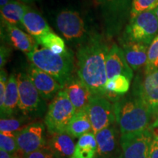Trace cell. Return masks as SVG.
I'll return each instance as SVG.
<instances>
[{
	"label": "cell",
	"instance_id": "1",
	"mask_svg": "<svg viewBox=\"0 0 158 158\" xmlns=\"http://www.w3.org/2000/svg\"><path fill=\"white\" fill-rule=\"evenodd\" d=\"M108 46L102 39L94 37L83 45L77 53L78 76L94 96H106Z\"/></svg>",
	"mask_w": 158,
	"mask_h": 158
},
{
	"label": "cell",
	"instance_id": "2",
	"mask_svg": "<svg viewBox=\"0 0 158 158\" xmlns=\"http://www.w3.org/2000/svg\"><path fill=\"white\" fill-rule=\"evenodd\" d=\"M114 105L116 121L122 135L153 128L152 116L137 96L118 98Z\"/></svg>",
	"mask_w": 158,
	"mask_h": 158
},
{
	"label": "cell",
	"instance_id": "3",
	"mask_svg": "<svg viewBox=\"0 0 158 158\" xmlns=\"http://www.w3.org/2000/svg\"><path fill=\"white\" fill-rule=\"evenodd\" d=\"M27 56L32 64L54 77L63 88L73 78L74 59L70 51L66 50L63 54H58L45 48H38L37 46Z\"/></svg>",
	"mask_w": 158,
	"mask_h": 158
},
{
	"label": "cell",
	"instance_id": "4",
	"mask_svg": "<svg viewBox=\"0 0 158 158\" xmlns=\"http://www.w3.org/2000/svg\"><path fill=\"white\" fill-rule=\"evenodd\" d=\"M76 113L64 89L51 100L45 116V124L51 135L66 132L70 120Z\"/></svg>",
	"mask_w": 158,
	"mask_h": 158
},
{
	"label": "cell",
	"instance_id": "5",
	"mask_svg": "<svg viewBox=\"0 0 158 158\" xmlns=\"http://www.w3.org/2000/svg\"><path fill=\"white\" fill-rule=\"evenodd\" d=\"M158 35V19L155 10L140 13L130 19L126 27L124 40L126 43L150 45Z\"/></svg>",
	"mask_w": 158,
	"mask_h": 158
},
{
	"label": "cell",
	"instance_id": "6",
	"mask_svg": "<svg viewBox=\"0 0 158 158\" xmlns=\"http://www.w3.org/2000/svg\"><path fill=\"white\" fill-rule=\"evenodd\" d=\"M19 86V109L26 117H40L45 111V100L31 82L28 75L20 73L16 76Z\"/></svg>",
	"mask_w": 158,
	"mask_h": 158
},
{
	"label": "cell",
	"instance_id": "7",
	"mask_svg": "<svg viewBox=\"0 0 158 158\" xmlns=\"http://www.w3.org/2000/svg\"><path fill=\"white\" fill-rule=\"evenodd\" d=\"M86 109L94 134L112 125L116 119L114 105L105 96H94Z\"/></svg>",
	"mask_w": 158,
	"mask_h": 158
},
{
	"label": "cell",
	"instance_id": "8",
	"mask_svg": "<svg viewBox=\"0 0 158 158\" xmlns=\"http://www.w3.org/2000/svg\"><path fill=\"white\" fill-rule=\"evenodd\" d=\"M154 128L139 133L121 135L123 158H149Z\"/></svg>",
	"mask_w": 158,
	"mask_h": 158
},
{
	"label": "cell",
	"instance_id": "9",
	"mask_svg": "<svg viewBox=\"0 0 158 158\" xmlns=\"http://www.w3.org/2000/svg\"><path fill=\"white\" fill-rule=\"evenodd\" d=\"M19 151L23 155L37 151L46 146L45 126L41 122H34L16 133Z\"/></svg>",
	"mask_w": 158,
	"mask_h": 158
},
{
	"label": "cell",
	"instance_id": "10",
	"mask_svg": "<svg viewBox=\"0 0 158 158\" xmlns=\"http://www.w3.org/2000/svg\"><path fill=\"white\" fill-rule=\"evenodd\" d=\"M136 96L143 102L153 118V128L158 124V70L146 75L138 85Z\"/></svg>",
	"mask_w": 158,
	"mask_h": 158
},
{
	"label": "cell",
	"instance_id": "11",
	"mask_svg": "<svg viewBox=\"0 0 158 158\" xmlns=\"http://www.w3.org/2000/svg\"><path fill=\"white\" fill-rule=\"evenodd\" d=\"M56 24L67 40H78L86 34L84 19L76 11L70 10L60 11L56 15Z\"/></svg>",
	"mask_w": 158,
	"mask_h": 158
},
{
	"label": "cell",
	"instance_id": "12",
	"mask_svg": "<svg viewBox=\"0 0 158 158\" xmlns=\"http://www.w3.org/2000/svg\"><path fill=\"white\" fill-rule=\"evenodd\" d=\"M27 74L45 101L53 100L64 89L54 77L40 70L34 64L29 67Z\"/></svg>",
	"mask_w": 158,
	"mask_h": 158
},
{
	"label": "cell",
	"instance_id": "13",
	"mask_svg": "<svg viewBox=\"0 0 158 158\" xmlns=\"http://www.w3.org/2000/svg\"><path fill=\"white\" fill-rule=\"evenodd\" d=\"M106 73L108 79L122 75L131 81L133 77V71L127 62L123 49L116 44L110 47L106 56Z\"/></svg>",
	"mask_w": 158,
	"mask_h": 158
},
{
	"label": "cell",
	"instance_id": "14",
	"mask_svg": "<svg viewBox=\"0 0 158 158\" xmlns=\"http://www.w3.org/2000/svg\"><path fill=\"white\" fill-rule=\"evenodd\" d=\"M76 112L87 108L94 94L79 78H72L65 85L64 89Z\"/></svg>",
	"mask_w": 158,
	"mask_h": 158
},
{
	"label": "cell",
	"instance_id": "15",
	"mask_svg": "<svg viewBox=\"0 0 158 158\" xmlns=\"http://www.w3.org/2000/svg\"><path fill=\"white\" fill-rule=\"evenodd\" d=\"M94 135L98 145V157L110 158L118 145V133L115 126L112 124Z\"/></svg>",
	"mask_w": 158,
	"mask_h": 158
},
{
	"label": "cell",
	"instance_id": "16",
	"mask_svg": "<svg viewBox=\"0 0 158 158\" xmlns=\"http://www.w3.org/2000/svg\"><path fill=\"white\" fill-rule=\"evenodd\" d=\"M47 145L56 158H71L75 152L76 144L74 138L64 132L51 135Z\"/></svg>",
	"mask_w": 158,
	"mask_h": 158
},
{
	"label": "cell",
	"instance_id": "17",
	"mask_svg": "<svg viewBox=\"0 0 158 158\" xmlns=\"http://www.w3.org/2000/svg\"><path fill=\"white\" fill-rule=\"evenodd\" d=\"M149 46L139 43H125L123 51L127 62L133 70H138L147 64Z\"/></svg>",
	"mask_w": 158,
	"mask_h": 158
},
{
	"label": "cell",
	"instance_id": "18",
	"mask_svg": "<svg viewBox=\"0 0 158 158\" xmlns=\"http://www.w3.org/2000/svg\"><path fill=\"white\" fill-rule=\"evenodd\" d=\"M4 24L10 41L15 48L26 54H28L37 46V42L34 37L27 33H25L17 26L6 23Z\"/></svg>",
	"mask_w": 158,
	"mask_h": 158
},
{
	"label": "cell",
	"instance_id": "19",
	"mask_svg": "<svg viewBox=\"0 0 158 158\" xmlns=\"http://www.w3.org/2000/svg\"><path fill=\"white\" fill-rule=\"evenodd\" d=\"M19 94L17 77L15 75L9 76L6 86L5 101L1 107V118L11 117L19 108Z\"/></svg>",
	"mask_w": 158,
	"mask_h": 158
},
{
	"label": "cell",
	"instance_id": "20",
	"mask_svg": "<svg viewBox=\"0 0 158 158\" xmlns=\"http://www.w3.org/2000/svg\"><path fill=\"white\" fill-rule=\"evenodd\" d=\"M21 23L29 35L34 37V38L52 31L44 18L29 7L26 11Z\"/></svg>",
	"mask_w": 158,
	"mask_h": 158
},
{
	"label": "cell",
	"instance_id": "21",
	"mask_svg": "<svg viewBox=\"0 0 158 158\" xmlns=\"http://www.w3.org/2000/svg\"><path fill=\"white\" fill-rule=\"evenodd\" d=\"M29 7L15 0H12L10 2L1 8V20L3 23L11 25H22L23 17ZM23 26V25H22Z\"/></svg>",
	"mask_w": 158,
	"mask_h": 158
},
{
	"label": "cell",
	"instance_id": "22",
	"mask_svg": "<svg viewBox=\"0 0 158 158\" xmlns=\"http://www.w3.org/2000/svg\"><path fill=\"white\" fill-rule=\"evenodd\" d=\"M90 132L93 131L86 109L76 112L66 130V133L73 138H79Z\"/></svg>",
	"mask_w": 158,
	"mask_h": 158
},
{
	"label": "cell",
	"instance_id": "23",
	"mask_svg": "<svg viewBox=\"0 0 158 158\" xmlns=\"http://www.w3.org/2000/svg\"><path fill=\"white\" fill-rule=\"evenodd\" d=\"M71 158H98V145L93 132L78 138L75 152Z\"/></svg>",
	"mask_w": 158,
	"mask_h": 158
},
{
	"label": "cell",
	"instance_id": "24",
	"mask_svg": "<svg viewBox=\"0 0 158 158\" xmlns=\"http://www.w3.org/2000/svg\"><path fill=\"white\" fill-rule=\"evenodd\" d=\"M130 86V80L122 75H118L108 79L106 86L107 91L106 96L110 99L116 98L118 95H123L128 92Z\"/></svg>",
	"mask_w": 158,
	"mask_h": 158
},
{
	"label": "cell",
	"instance_id": "25",
	"mask_svg": "<svg viewBox=\"0 0 158 158\" xmlns=\"http://www.w3.org/2000/svg\"><path fill=\"white\" fill-rule=\"evenodd\" d=\"M35 40L37 43L43 45V48L48 49L55 54H63L67 50L63 39L53 31L35 37Z\"/></svg>",
	"mask_w": 158,
	"mask_h": 158
},
{
	"label": "cell",
	"instance_id": "26",
	"mask_svg": "<svg viewBox=\"0 0 158 158\" xmlns=\"http://www.w3.org/2000/svg\"><path fill=\"white\" fill-rule=\"evenodd\" d=\"M157 70H158V35L154 39L148 48L145 75L151 73Z\"/></svg>",
	"mask_w": 158,
	"mask_h": 158
},
{
	"label": "cell",
	"instance_id": "27",
	"mask_svg": "<svg viewBox=\"0 0 158 158\" xmlns=\"http://www.w3.org/2000/svg\"><path fill=\"white\" fill-rule=\"evenodd\" d=\"M27 121V117L1 118L0 120V132L1 133H15L23 128L21 127Z\"/></svg>",
	"mask_w": 158,
	"mask_h": 158
},
{
	"label": "cell",
	"instance_id": "28",
	"mask_svg": "<svg viewBox=\"0 0 158 158\" xmlns=\"http://www.w3.org/2000/svg\"><path fill=\"white\" fill-rule=\"evenodd\" d=\"M158 7V0H132L130 19L140 13L155 10Z\"/></svg>",
	"mask_w": 158,
	"mask_h": 158
},
{
	"label": "cell",
	"instance_id": "29",
	"mask_svg": "<svg viewBox=\"0 0 158 158\" xmlns=\"http://www.w3.org/2000/svg\"><path fill=\"white\" fill-rule=\"evenodd\" d=\"M0 149H2L11 155L19 151L16 133H0Z\"/></svg>",
	"mask_w": 158,
	"mask_h": 158
},
{
	"label": "cell",
	"instance_id": "30",
	"mask_svg": "<svg viewBox=\"0 0 158 158\" xmlns=\"http://www.w3.org/2000/svg\"><path fill=\"white\" fill-rule=\"evenodd\" d=\"M102 7L109 10L124 9L129 6L130 0H97Z\"/></svg>",
	"mask_w": 158,
	"mask_h": 158
},
{
	"label": "cell",
	"instance_id": "31",
	"mask_svg": "<svg viewBox=\"0 0 158 158\" xmlns=\"http://www.w3.org/2000/svg\"><path fill=\"white\" fill-rule=\"evenodd\" d=\"M23 158H56L53 152L48 145L41 148L33 152L26 154L23 155Z\"/></svg>",
	"mask_w": 158,
	"mask_h": 158
},
{
	"label": "cell",
	"instance_id": "32",
	"mask_svg": "<svg viewBox=\"0 0 158 158\" xmlns=\"http://www.w3.org/2000/svg\"><path fill=\"white\" fill-rule=\"evenodd\" d=\"M8 78L9 77H7L5 71L1 70V75H0V108L2 107L4 101H5L6 86H7Z\"/></svg>",
	"mask_w": 158,
	"mask_h": 158
},
{
	"label": "cell",
	"instance_id": "33",
	"mask_svg": "<svg viewBox=\"0 0 158 158\" xmlns=\"http://www.w3.org/2000/svg\"><path fill=\"white\" fill-rule=\"evenodd\" d=\"M149 158H158V134L155 132L150 146Z\"/></svg>",
	"mask_w": 158,
	"mask_h": 158
},
{
	"label": "cell",
	"instance_id": "34",
	"mask_svg": "<svg viewBox=\"0 0 158 158\" xmlns=\"http://www.w3.org/2000/svg\"><path fill=\"white\" fill-rule=\"evenodd\" d=\"M10 50L9 48L5 45H1V48H0V68H1V70H2L4 65L7 62V59L10 56Z\"/></svg>",
	"mask_w": 158,
	"mask_h": 158
},
{
	"label": "cell",
	"instance_id": "35",
	"mask_svg": "<svg viewBox=\"0 0 158 158\" xmlns=\"http://www.w3.org/2000/svg\"><path fill=\"white\" fill-rule=\"evenodd\" d=\"M0 158H13V155L7 152L4 151L2 149H0Z\"/></svg>",
	"mask_w": 158,
	"mask_h": 158
},
{
	"label": "cell",
	"instance_id": "36",
	"mask_svg": "<svg viewBox=\"0 0 158 158\" xmlns=\"http://www.w3.org/2000/svg\"><path fill=\"white\" fill-rule=\"evenodd\" d=\"M12 0H0V7L2 8L6 5H7L9 2H10Z\"/></svg>",
	"mask_w": 158,
	"mask_h": 158
},
{
	"label": "cell",
	"instance_id": "37",
	"mask_svg": "<svg viewBox=\"0 0 158 158\" xmlns=\"http://www.w3.org/2000/svg\"><path fill=\"white\" fill-rule=\"evenodd\" d=\"M21 1L25 4H30L35 2L36 1H38V0H21Z\"/></svg>",
	"mask_w": 158,
	"mask_h": 158
},
{
	"label": "cell",
	"instance_id": "38",
	"mask_svg": "<svg viewBox=\"0 0 158 158\" xmlns=\"http://www.w3.org/2000/svg\"><path fill=\"white\" fill-rule=\"evenodd\" d=\"M155 12H156V14H157V19H158V7L155 9Z\"/></svg>",
	"mask_w": 158,
	"mask_h": 158
},
{
	"label": "cell",
	"instance_id": "39",
	"mask_svg": "<svg viewBox=\"0 0 158 158\" xmlns=\"http://www.w3.org/2000/svg\"><path fill=\"white\" fill-rule=\"evenodd\" d=\"M115 158H123V156H122V155H121L120 156H118V157H115Z\"/></svg>",
	"mask_w": 158,
	"mask_h": 158
},
{
	"label": "cell",
	"instance_id": "40",
	"mask_svg": "<svg viewBox=\"0 0 158 158\" xmlns=\"http://www.w3.org/2000/svg\"><path fill=\"white\" fill-rule=\"evenodd\" d=\"M13 158H19L18 156H15V157H13Z\"/></svg>",
	"mask_w": 158,
	"mask_h": 158
},
{
	"label": "cell",
	"instance_id": "41",
	"mask_svg": "<svg viewBox=\"0 0 158 158\" xmlns=\"http://www.w3.org/2000/svg\"><path fill=\"white\" fill-rule=\"evenodd\" d=\"M157 127V128H158V124H157V127Z\"/></svg>",
	"mask_w": 158,
	"mask_h": 158
}]
</instances>
